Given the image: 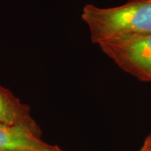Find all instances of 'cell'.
Instances as JSON below:
<instances>
[{"label": "cell", "instance_id": "6da1fadb", "mask_svg": "<svg viewBox=\"0 0 151 151\" xmlns=\"http://www.w3.org/2000/svg\"><path fill=\"white\" fill-rule=\"evenodd\" d=\"M81 19L96 45L119 36L151 34V0H129L109 8L86 4Z\"/></svg>", "mask_w": 151, "mask_h": 151}, {"label": "cell", "instance_id": "7a4b0ae2", "mask_svg": "<svg viewBox=\"0 0 151 151\" xmlns=\"http://www.w3.org/2000/svg\"><path fill=\"white\" fill-rule=\"evenodd\" d=\"M97 45L120 69L140 81L151 82V34L114 37Z\"/></svg>", "mask_w": 151, "mask_h": 151}, {"label": "cell", "instance_id": "3957f363", "mask_svg": "<svg viewBox=\"0 0 151 151\" xmlns=\"http://www.w3.org/2000/svg\"><path fill=\"white\" fill-rule=\"evenodd\" d=\"M41 139V132L24 125L0 123V151H58Z\"/></svg>", "mask_w": 151, "mask_h": 151}, {"label": "cell", "instance_id": "277c9868", "mask_svg": "<svg viewBox=\"0 0 151 151\" xmlns=\"http://www.w3.org/2000/svg\"><path fill=\"white\" fill-rule=\"evenodd\" d=\"M0 123L24 125L31 129L41 132L31 116L27 104L13 94L9 89L0 85Z\"/></svg>", "mask_w": 151, "mask_h": 151}, {"label": "cell", "instance_id": "5b68a950", "mask_svg": "<svg viewBox=\"0 0 151 151\" xmlns=\"http://www.w3.org/2000/svg\"><path fill=\"white\" fill-rule=\"evenodd\" d=\"M139 151H151V139L148 136L144 142V145H142Z\"/></svg>", "mask_w": 151, "mask_h": 151}, {"label": "cell", "instance_id": "8992f818", "mask_svg": "<svg viewBox=\"0 0 151 151\" xmlns=\"http://www.w3.org/2000/svg\"><path fill=\"white\" fill-rule=\"evenodd\" d=\"M149 137H150V139H151V134L150 135H149Z\"/></svg>", "mask_w": 151, "mask_h": 151}, {"label": "cell", "instance_id": "52a82bcc", "mask_svg": "<svg viewBox=\"0 0 151 151\" xmlns=\"http://www.w3.org/2000/svg\"><path fill=\"white\" fill-rule=\"evenodd\" d=\"M58 151H62V150H61V149H60V150Z\"/></svg>", "mask_w": 151, "mask_h": 151}]
</instances>
